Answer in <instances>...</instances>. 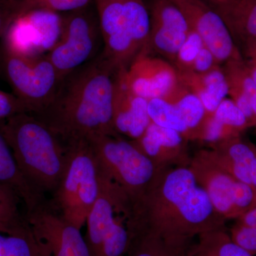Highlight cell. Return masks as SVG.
Here are the masks:
<instances>
[{
    "instance_id": "obj_1",
    "label": "cell",
    "mask_w": 256,
    "mask_h": 256,
    "mask_svg": "<svg viewBox=\"0 0 256 256\" xmlns=\"http://www.w3.org/2000/svg\"><path fill=\"white\" fill-rule=\"evenodd\" d=\"M226 222L188 166H170L160 170L131 206L128 226L165 238L193 240L202 234L226 228Z\"/></svg>"
},
{
    "instance_id": "obj_2",
    "label": "cell",
    "mask_w": 256,
    "mask_h": 256,
    "mask_svg": "<svg viewBox=\"0 0 256 256\" xmlns=\"http://www.w3.org/2000/svg\"><path fill=\"white\" fill-rule=\"evenodd\" d=\"M116 74L99 54L66 77L48 107L36 116L64 143L119 136L114 124Z\"/></svg>"
},
{
    "instance_id": "obj_3",
    "label": "cell",
    "mask_w": 256,
    "mask_h": 256,
    "mask_svg": "<svg viewBox=\"0 0 256 256\" xmlns=\"http://www.w3.org/2000/svg\"><path fill=\"white\" fill-rule=\"evenodd\" d=\"M2 130L24 178L42 198L52 196L65 170V144L41 119L28 112L6 120Z\"/></svg>"
},
{
    "instance_id": "obj_4",
    "label": "cell",
    "mask_w": 256,
    "mask_h": 256,
    "mask_svg": "<svg viewBox=\"0 0 256 256\" xmlns=\"http://www.w3.org/2000/svg\"><path fill=\"white\" fill-rule=\"evenodd\" d=\"M102 40L100 54L111 68H128L146 52L150 15L143 0H95Z\"/></svg>"
},
{
    "instance_id": "obj_5",
    "label": "cell",
    "mask_w": 256,
    "mask_h": 256,
    "mask_svg": "<svg viewBox=\"0 0 256 256\" xmlns=\"http://www.w3.org/2000/svg\"><path fill=\"white\" fill-rule=\"evenodd\" d=\"M64 144L65 170L50 202L64 220L82 230L100 194V168L88 140Z\"/></svg>"
},
{
    "instance_id": "obj_6",
    "label": "cell",
    "mask_w": 256,
    "mask_h": 256,
    "mask_svg": "<svg viewBox=\"0 0 256 256\" xmlns=\"http://www.w3.org/2000/svg\"><path fill=\"white\" fill-rule=\"evenodd\" d=\"M88 140L101 172L127 197L130 207L144 194L162 169L122 136L104 134Z\"/></svg>"
},
{
    "instance_id": "obj_7",
    "label": "cell",
    "mask_w": 256,
    "mask_h": 256,
    "mask_svg": "<svg viewBox=\"0 0 256 256\" xmlns=\"http://www.w3.org/2000/svg\"><path fill=\"white\" fill-rule=\"evenodd\" d=\"M0 58L13 94L24 106L26 112L38 116L46 110L62 82L46 54L21 56L1 50Z\"/></svg>"
},
{
    "instance_id": "obj_8",
    "label": "cell",
    "mask_w": 256,
    "mask_h": 256,
    "mask_svg": "<svg viewBox=\"0 0 256 256\" xmlns=\"http://www.w3.org/2000/svg\"><path fill=\"white\" fill-rule=\"evenodd\" d=\"M102 45L97 13L88 6L62 16L60 40L46 54L60 80L98 56Z\"/></svg>"
},
{
    "instance_id": "obj_9",
    "label": "cell",
    "mask_w": 256,
    "mask_h": 256,
    "mask_svg": "<svg viewBox=\"0 0 256 256\" xmlns=\"http://www.w3.org/2000/svg\"><path fill=\"white\" fill-rule=\"evenodd\" d=\"M196 182L224 220H237L256 207V190L239 182L212 159L208 149L200 150L190 166Z\"/></svg>"
},
{
    "instance_id": "obj_10",
    "label": "cell",
    "mask_w": 256,
    "mask_h": 256,
    "mask_svg": "<svg viewBox=\"0 0 256 256\" xmlns=\"http://www.w3.org/2000/svg\"><path fill=\"white\" fill-rule=\"evenodd\" d=\"M25 216L40 256H92L82 230L64 220L48 200Z\"/></svg>"
},
{
    "instance_id": "obj_11",
    "label": "cell",
    "mask_w": 256,
    "mask_h": 256,
    "mask_svg": "<svg viewBox=\"0 0 256 256\" xmlns=\"http://www.w3.org/2000/svg\"><path fill=\"white\" fill-rule=\"evenodd\" d=\"M122 73L128 88L148 100H168L181 84L172 64L144 52L140 54L128 68L122 69Z\"/></svg>"
},
{
    "instance_id": "obj_12",
    "label": "cell",
    "mask_w": 256,
    "mask_h": 256,
    "mask_svg": "<svg viewBox=\"0 0 256 256\" xmlns=\"http://www.w3.org/2000/svg\"><path fill=\"white\" fill-rule=\"evenodd\" d=\"M181 10L190 28L196 32L218 63L242 58L220 15L203 0H170Z\"/></svg>"
},
{
    "instance_id": "obj_13",
    "label": "cell",
    "mask_w": 256,
    "mask_h": 256,
    "mask_svg": "<svg viewBox=\"0 0 256 256\" xmlns=\"http://www.w3.org/2000/svg\"><path fill=\"white\" fill-rule=\"evenodd\" d=\"M150 15V30L144 53L172 64L191 30L188 20L170 0H153Z\"/></svg>"
},
{
    "instance_id": "obj_14",
    "label": "cell",
    "mask_w": 256,
    "mask_h": 256,
    "mask_svg": "<svg viewBox=\"0 0 256 256\" xmlns=\"http://www.w3.org/2000/svg\"><path fill=\"white\" fill-rule=\"evenodd\" d=\"M130 141L159 168L188 166L191 163L188 141L173 130L151 122L140 137Z\"/></svg>"
},
{
    "instance_id": "obj_15",
    "label": "cell",
    "mask_w": 256,
    "mask_h": 256,
    "mask_svg": "<svg viewBox=\"0 0 256 256\" xmlns=\"http://www.w3.org/2000/svg\"><path fill=\"white\" fill-rule=\"evenodd\" d=\"M151 124L148 100L133 94L128 88L122 69L116 74L114 100V124L119 136L138 139Z\"/></svg>"
},
{
    "instance_id": "obj_16",
    "label": "cell",
    "mask_w": 256,
    "mask_h": 256,
    "mask_svg": "<svg viewBox=\"0 0 256 256\" xmlns=\"http://www.w3.org/2000/svg\"><path fill=\"white\" fill-rule=\"evenodd\" d=\"M242 58L256 52V0H213Z\"/></svg>"
},
{
    "instance_id": "obj_17",
    "label": "cell",
    "mask_w": 256,
    "mask_h": 256,
    "mask_svg": "<svg viewBox=\"0 0 256 256\" xmlns=\"http://www.w3.org/2000/svg\"><path fill=\"white\" fill-rule=\"evenodd\" d=\"M208 153L220 168L256 190V146L242 137L210 146Z\"/></svg>"
},
{
    "instance_id": "obj_18",
    "label": "cell",
    "mask_w": 256,
    "mask_h": 256,
    "mask_svg": "<svg viewBox=\"0 0 256 256\" xmlns=\"http://www.w3.org/2000/svg\"><path fill=\"white\" fill-rule=\"evenodd\" d=\"M223 68L230 98L244 112L250 127L256 126V85L244 58L226 62Z\"/></svg>"
},
{
    "instance_id": "obj_19",
    "label": "cell",
    "mask_w": 256,
    "mask_h": 256,
    "mask_svg": "<svg viewBox=\"0 0 256 256\" xmlns=\"http://www.w3.org/2000/svg\"><path fill=\"white\" fill-rule=\"evenodd\" d=\"M180 82L198 96L208 114H212L228 96V85L220 66L204 74H178Z\"/></svg>"
},
{
    "instance_id": "obj_20",
    "label": "cell",
    "mask_w": 256,
    "mask_h": 256,
    "mask_svg": "<svg viewBox=\"0 0 256 256\" xmlns=\"http://www.w3.org/2000/svg\"><path fill=\"white\" fill-rule=\"evenodd\" d=\"M4 121L0 120V184L8 186L16 193L24 205L26 213L46 198L37 194L20 172L3 133Z\"/></svg>"
},
{
    "instance_id": "obj_21",
    "label": "cell",
    "mask_w": 256,
    "mask_h": 256,
    "mask_svg": "<svg viewBox=\"0 0 256 256\" xmlns=\"http://www.w3.org/2000/svg\"><path fill=\"white\" fill-rule=\"evenodd\" d=\"M129 230L130 242L126 256H186L194 240L165 238L138 229Z\"/></svg>"
},
{
    "instance_id": "obj_22",
    "label": "cell",
    "mask_w": 256,
    "mask_h": 256,
    "mask_svg": "<svg viewBox=\"0 0 256 256\" xmlns=\"http://www.w3.org/2000/svg\"><path fill=\"white\" fill-rule=\"evenodd\" d=\"M174 104L188 128V141H200L204 128L210 114L198 98L188 88L180 84L168 100Z\"/></svg>"
},
{
    "instance_id": "obj_23",
    "label": "cell",
    "mask_w": 256,
    "mask_h": 256,
    "mask_svg": "<svg viewBox=\"0 0 256 256\" xmlns=\"http://www.w3.org/2000/svg\"><path fill=\"white\" fill-rule=\"evenodd\" d=\"M28 22L37 47L46 54L60 40L62 16L60 13L46 10H32L23 13Z\"/></svg>"
},
{
    "instance_id": "obj_24",
    "label": "cell",
    "mask_w": 256,
    "mask_h": 256,
    "mask_svg": "<svg viewBox=\"0 0 256 256\" xmlns=\"http://www.w3.org/2000/svg\"><path fill=\"white\" fill-rule=\"evenodd\" d=\"M186 256H252L230 238L226 228L202 234L188 248Z\"/></svg>"
},
{
    "instance_id": "obj_25",
    "label": "cell",
    "mask_w": 256,
    "mask_h": 256,
    "mask_svg": "<svg viewBox=\"0 0 256 256\" xmlns=\"http://www.w3.org/2000/svg\"><path fill=\"white\" fill-rule=\"evenodd\" d=\"M21 200L12 190L0 184V232L16 234L28 228L26 216L20 210Z\"/></svg>"
},
{
    "instance_id": "obj_26",
    "label": "cell",
    "mask_w": 256,
    "mask_h": 256,
    "mask_svg": "<svg viewBox=\"0 0 256 256\" xmlns=\"http://www.w3.org/2000/svg\"><path fill=\"white\" fill-rule=\"evenodd\" d=\"M148 114L152 122L176 131L188 141V128L174 104L162 98L151 99L148 100Z\"/></svg>"
},
{
    "instance_id": "obj_27",
    "label": "cell",
    "mask_w": 256,
    "mask_h": 256,
    "mask_svg": "<svg viewBox=\"0 0 256 256\" xmlns=\"http://www.w3.org/2000/svg\"><path fill=\"white\" fill-rule=\"evenodd\" d=\"M0 256H41L30 227L20 233L0 232Z\"/></svg>"
},
{
    "instance_id": "obj_28",
    "label": "cell",
    "mask_w": 256,
    "mask_h": 256,
    "mask_svg": "<svg viewBox=\"0 0 256 256\" xmlns=\"http://www.w3.org/2000/svg\"><path fill=\"white\" fill-rule=\"evenodd\" d=\"M212 116L235 137H242L250 128L245 114L230 98L224 99Z\"/></svg>"
},
{
    "instance_id": "obj_29",
    "label": "cell",
    "mask_w": 256,
    "mask_h": 256,
    "mask_svg": "<svg viewBox=\"0 0 256 256\" xmlns=\"http://www.w3.org/2000/svg\"><path fill=\"white\" fill-rule=\"evenodd\" d=\"M204 45L201 36L191 28L172 63L178 74L190 72L197 56Z\"/></svg>"
},
{
    "instance_id": "obj_30",
    "label": "cell",
    "mask_w": 256,
    "mask_h": 256,
    "mask_svg": "<svg viewBox=\"0 0 256 256\" xmlns=\"http://www.w3.org/2000/svg\"><path fill=\"white\" fill-rule=\"evenodd\" d=\"M24 13L32 10H46L68 13L89 6L92 0H20Z\"/></svg>"
},
{
    "instance_id": "obj_31",
    "label": "cell",
    "mask_w": 256,
    "mask_h": 256,
    "mask_svg": "<svg viewBox=\"0 0 256 256\" xmlns=\"http://www.w3.org/2000/svg\"><path fill=\"white\" fill-rule=\"evenodd\" d=\"M228 233L233 242L238 246L252 256L256 255V227L236 222Z\"/></svg>"
},
{
    "instance_id": "obj_32",
    "label": "cell",
    "mask_w": 256,
    "mask_h": 256,
    "mask_svg": "<svg viewBox=\"0 0 256 256\" xmlns=\"http://www.w3.org/2000/svg\"><path fill=\"white\" fill-rule=\"evenodd\" d=\"M23 13L20 0H0V41L15 18Z\"/></svg>"
},
{
    "instance_id": "obj_33",
    "label": "cell",
    "mask_w": 256,
    "mask_h": 256,
    "mask_svg": "<svg viewBox=\"0 0 256 256\" xmlns=\"http://www.w3.org/2000/svg\"><path fill=\"white\" fill-rule=\"evenodd\" d=\"M22 112H26V110L18 98L0 89V120H6Z\"/></svg>"
},
{
    "instance_id": "obj_34",
    "label": "cell",
    "mask_w": 256,
    "mask_h": 256,
    "mask_svg": "<svg viewBox=\"0 0 256 256\" xmlns=\"http://www.w3.org/2000/svg\"><path fill=\"white\" fill-rule=\"evenodd\" d=\"M220 65V64L216 60L214 54L204 45L202 47L191 69L188 72L194 74H206Z\"/></svg>"
},
{
    "instance_id": "obj_35",
    "label": "cell",
    "mask_w": 256,
    "mask_h": 256,
    "mask_svg": "<svg viewBox=\"0 0 256 256\" xmlns=\"http://www.w3.org/2000/svg\"><path fill=\"white\" fill-rule=\"evenodd\" d=\"M236 220L244 225L256 227V207Z\"/></svg>"
},
{
    "instance_id": "obj_36",
    "label": "cell",
    "mask_w": 256,
    "mask_h": 256,
    "mask_svg": "<svg viewBox=\"0 0 256 256\" xmlns=\"http://www.w3.org/2000/svg\"><path fill=\"white\" fill-rule=\"evenodd\" d=\"M246 62L249 74H250V76H252V80H254L256 85V64L254 63V62H249V60H247Z\"/></svg>"
},
{
    "instance_id": "obj_37",
    "label": "cell",
    "mask_w": 256,
    "mask_h": 256,
    "mask_svg": "<svg viewBox=\"0 0 256 256\" xmlns=\"http://www.w3.org/2000/svg\"><path fill=\"white\" fill-rule=\"evenodd\" d=\"M248 60H249V62H254V63L256 64V53H254V54H252V56L250 57V58H248Z\"/></svg>"
},
{
    "instance_id": "obj_38",
    "label": "cell",
    "mask_w": 256,
    "mask_h": 256,
    "mask_svg": "<svg viewBox=\"0 0 256 256\" xmlns=\"http://www.w3.org/2000/svg\"></svg>"
}]
</instances>
